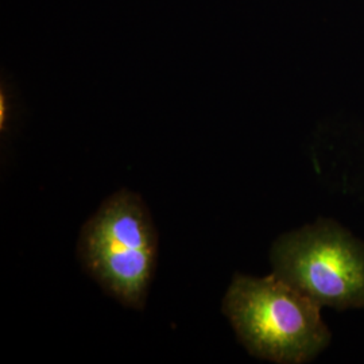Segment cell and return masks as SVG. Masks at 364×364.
Returning a JSON list of instances; mask_svg holds the SVG:
<instances>
[{
  "label": "cell",
  "mask_w": 364,
  "mask_h": 364,
  "mask_svg": "<svg viewBox=\"0 0 364 364\" xmlns=\"http://www.w3.org/2000/svg\"><path fill=\"white\" fill-rule=\"evenodd\" d=\"M223 313L252 356L275 363H308L331 341L321 306L275 274H236Z\"/></svg>",
  "instance_id": "6da1fadb"
},
{
  "label": "cell",
  "mask_w": 364,
  "mask_h": 364,
  "mask_svg": "<svg viewBox=\"0 0 364 364\" xmlns=\"http://www.w3.org/2000/svg\"><path fill=\"white\" fill-rule=\"evenodd\" d=\"M80 257L92 277L123 305L142 309L156 269L158 236L142 198L122 189L84 225Z\"/></svg>",
  "instance_id": "7a4b0ae2"
},
{
  "label": "cell",
  "mask_w": 364,
  "mask_h": 364,
  "mask_svg": "<svg viewBox=\"0 0 364 364\" xmlns=\"http://www.w3.org/2000/svg\"><path fill=\"white\" fill-rule=\"evenodd\" d=\"M273 274L321 308H364V242L320 219L274 242Z\"/></svg>",
  "instance_id": "3957f363"
}]
</instances>
